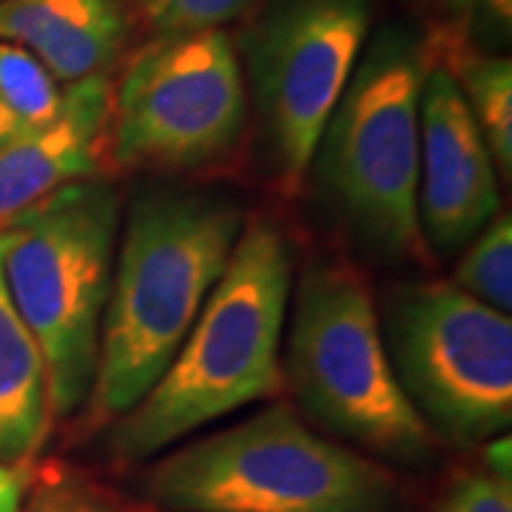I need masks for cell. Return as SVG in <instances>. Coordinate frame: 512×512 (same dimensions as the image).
Wrapping results in <instances>:
<instances>
[{"label":"cell","mask_w":512,"mask_h":512,"mask_svg":"<svg viewBox=\"0 0 512 512\" xmlns=\"http://www.w3.org/2000/svg\"><path fill=\"white\" fill-rule=\"evenodd\" d=\"M416 208L424 248L439 256L464 251L501 211L493 154L441 66L421 83Z\"/></svg>","instance_id":"obj_10"},{"label":"cell","mask_w":512,"mask_h":512,"mask_svg":"<svg viewBox=\"0 0 512 512\" xmlns=\"http://www.w3.org/2000/svg\"><path fill=\"white\" fill-rule=\"evenodd\" d=\"M111 77L69 83L52 120L0 148V228L63 185L100 177L109 157Z\"/></svg>","instance_id":"obj_11"},{"label":"cell","mask_w":512,"mask_h":512,"mask_svg":"<svg viewBox=\"0 0 512 512\" xmlns=\"http://www.w3.org/2000/svg\"><path fill=\"white\" fill-rule=\"evenodd\" d=\"M0 100L20 123L40 126L57 114L63 89L29 49L0 40Z\"/></svg>","instance_id":"obj_16"},{"label":"cell","mask_w":512,"mask_h":512,"mask_svg":"<svg viewBox=\"0 0 512 512\" xmlns=\"http://www.w3.org/2000/svg\"><path fill=\"white\" fill-rule=\"evenodd\" d=\"M165 512H396L399 487L376 458L325 439L288 404H268L148 467Z\"/></svg>","instance_id":"obj_4"},{"label":"cell","mask_w":512,"mask_h":512,"mask_svg":"<svg viewBox=\"0 0 512 512\" xmlns=\"http://www.w3.org/2000/svg\"><path fill=\"white\" fill-rule=\"evenodd\" d=\"M254 0H131L134 12L154 35H185L202 29H220L239 18Z\"/></svg>","instance_id":"obj_18"},{"label":"cell","mask_w":512,"mask_h":512,"mask_svg":"<svg viewBox=\"0 0 512 512\" xmlns=\"http://www.w3.org/2000/svg\"><path fill=\"white\" fill-rule=\"evenodd\" d=\"M32 484L29 464H0V512H20Z\"/></svg>","instance_id":"obj_21"},{"label":"cell","mask_w":512,"mask_h":512,"mask_svg":"<svg viewBox=\"0 0 512 512\" xmlns=\"http://www.w3.org/2000/svg\"><path fill=\"white\" fill-rule=\"evenodd\" d=\"M131 35L126 0H6L0 40L18 43L57 83L109 74Z\"/></svg>","instance_id":"obj_12"},{"label":"cell","mask_w":512,"mask_h":512,"mask_svg":"<svg viewBox=\"0 0 512 512\" xmlns=\"http://www.w3.org/2000/svg\"><path fill=\"white\" fill-rule=\"evenodd\" d=\"M293 245L268 217L245 220L228 268L157 384L109 424L114 461L140 464L282 387L279 345L293 291Z\"/></svg>","instance_id":"obj_2"},{"label":"cell","mask_w":512,"mask_h":512,"mask_svg":"<svg viewBox=\"0 0 512 512\" xmlns=\"http://www.w3.org/2000/svg\"><path fill=\"white\" fill-rule=\"evenodd\" d=\"M427 66H441L456 80L458 92L476 120L484 143L493 154L495 171L512 174V63L476 46L456 20H447L421 37Z\"/></svg>","instance_id":"obj_14"},{"label":"cell","mask_w":512,"mask_h":512,"mask_svg":"<svg viewBox=\"0 0 512 512\" xmlns=\"http://www.w3.org/2000/svg\"><path fill=\"white\" fill-rule=\"evenodd\" d=\"M245 214L217 194L154 188L134 197L114 254L86 430H103L171 365L234 254Z\"/></svg>","instance_id":"obj_1"},{"label":"cell","mask_w":512,"mask_h":512,"mask_svg":"<svg viewBox=\"0 0 512 512\" xmlns=\"http://www.w3.org/2000/svg\"><path fill=\"white\" fill-rule=\"evenodd\" d=\"M282 379L316 424L376 458L419 464L436 453L390 365L373 293L345 259H311L299 276Z\"/></svg>","instance_id":"obj_5"},{"label":"cell","mask_w":512,"mask_h":512,"mask_svg":"<svg viewBox=\"0 0 512 512\" xmlns=\"http://www.w3.org/2000/svg\"><path fill=\"white\" fill-rule=\"evenodd\" d=\"M510 6L512 0H453V9H458L461 18H453L461 29H470L478 20L481 23H490L495 32L504 29V35L510 32Z\"/></svg>","instance_id":"obj_20"},{"label":"cell","mask_w":512,"mask_h":512,"mask_svg":"<svg viewBox=\"0 0 512 512\" xmlns=\"http://www.w3.org/2000/svg\"><path fill=\"white\" fill-rule=\"evenodd\" d=\"M248 86L222 29L157 35L111 89L109 157L128 171H200L234 154Z\"/></svg>","instance_id":"obj_7"},{"label":"cell","mask_w":512,"mask_h":512,"mask_svg":"<svg viewBox=\"0 0 512 512\" xmlns=\"http://www.w3.org/2000/svg\"><path fill=\"white\" fill-rule=\"evenodd\" d=\"M140 512H165V510H157V507H154V510H140Z\"/></svg>","instance_id":"obj_23"},{"label":"cell","mask_w":512,"mask_h":512,"mask_svg":"<svg viewBox=\"0 0 512 512\" xmlns=\"http://www.w3.org/2000/svg\"><path fill=\"white\" fill-rule=\"evenodd\" d=\"M49 421L46 362L6 288L0 237V464H29L46 441Z\"/></svg>","instance_id":"obj_13"},{"label":"cell","mask_w":512,"mask_h":512,"mask_svg":"<svg viewBox=\"0 0 512 512\" xmlns=\"http://www.w3.org/2000/svg\"><path fill=\"white\" fill-rule=\"evenodd\" d=\"M120 208V188L109 177H89L57 188L0 228L3 279L43 353L57 419L74 416L92 393Z\"/></svg>","instance_id":"obj_3"},{"label":"cell","mask_w":512,"mask_h":512,"mask_svg":"<svg viewBox=\"0 0 512 512\" xmlns=\"http://www.w3.org/2000/svg\"><path fill=\"white\" fill-rule=\"evenodd\" d=\"M439 512H512V478L490 467L458 473L441 498Z\"/></svg>","instance_id":"obj_19"},{"label":"cell","mask_w":512,"mask_h":512,"mask_svg":"<svg viewBox=\"0 0 512 512\" xmlns=\"http://www.w3.org/2000/svg\"><path fill=\"white\" fill-rule=\"evenodd\" d=\"M23 128H29V126H26V123H20L18 117L9 111V106L0 100V148L6 146V143H12Z\"/></svg>","instance_id":"obj_22"},{"label":"cell","mask_w":512,"mask_h":512,"mask_svg":"<svg viewBox=\"0 0 512 512\" xmlns=\"http://www.w3.org/2000/svg\"><path fill=\"white\" fill-rule=\"evenodd\" d=\"M456 282L464 293L487 308L510 313L512 308V222L498 211L478 237L467 245L456 268Z\"/></svg>","instance_id":"obj_15"},{"label":"cell","mask_w":512,"mask_h":512,"mask_svg":"<svg viewBox=\"0 0 512 512\" xmlns=\"http://www.w3.org/2000/svg\"><path fill=\"white\" fill-rule=\"evenodd\" d=\"M20 512H126L123 504L114 498L111 490L97 484L86 473L55 464L49 470H40Z\"/></svg>","instance_id":"obj_17"},{"label":"cell","mask_w":512,"mask_h":512,"mask_svg":"<svg viewBox=\"0 0 512 512\" xmlns=\"http://www.w3.org/2000/svg\"><path fill=\"white\" fill-rule=\"evenodd\" d=\"M0 3H6V0H0Z\"/></svg>","instance_id":"obj_24"},{"label":"cell","mask_w":512,"mask_h":512,"mask_svg":"<svg viewBox=\"0 0 512 512\" xmlns=\"http://www.w3.org/2000/svg\"><path fill=\"white\" fill-rule=\"evenodd\" d=\"M396 379L433 436L476 444L512 421V322L456 282L404 285L382 322Z\"/></svg>","instance_id":"obj_8"},{"label":"cell","mask_w":512,"mask_h":512,"mask_svg":"<svg viewBox=\"0 0 512 512\" xmlns=\"http://www.w3.org/2000/svg\"><path fill=\"white\" fill-rule=\"evenodd\" d=\"M424 43L384 26L359 55L313 163L322 188L367 245L390 259H424L419 231V97Z\"/></svg>","instance_id":"obj_6"},{"label":"cell","mask_w":512,"mask_h":512,"mask_svg":"<svg viewBox=\"0 0 512 512\" xmlns=\"http://www.w3.org/2000/svg\"><path fill=\"white\" fill-rule=\"evenodd\" d=\"M370 29V0H262L239 49L251 77L268 163L299 191Z\"/></svg>","instance_id":"obj_9"}]
</instances>
